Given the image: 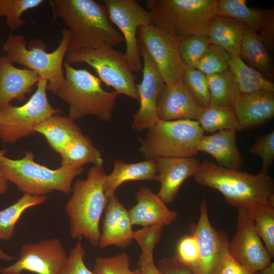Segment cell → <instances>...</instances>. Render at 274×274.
Wrapping results in <instances>:
<instances>
[{"mask_svg":"<svg viewBox=\"0 0 274 274\" xmlns=\"http://www.w3.org/2000/svg\"><path fill=\"white\" fill-rule=\"evenodd\" d=\"M133 232L128 211L115 195L108 198L98 246L126 248L132 242Z\"/></svg>","mask_w":274,"mask_h":274,"instance_id":"obj_20","label":"cell"},{"mask_svg":"<svg viewBox=\"0 0 274 274\" xmlns=\"http://www.w3.org/2000/svg\"><path fill=\"white\" fill-rule=\"evenodd\" d=\"M250 152L261 158V170L268 172L274 162V131L259 137L250 148Z\"/></svg>","mask_w":274,"mask_h":274,"instance_id":"obj_42","label":"cell"},{"mask_svg":"<svg viewBox=\"0 0 274 274\" xmlns=\"http://www.w3.org/2000/svg\"><path fill=\"white\" fill-rule=\"evenodd\" d=\"M47 198L46 195L36 196L24 194L14 203L0 211V240H11L16 224L23 213L29 208L44 203Z\"/></svg>","mask_w":274,"mask_h":274,"instance_id":"obj_34","label":"cell"},{"mask_svg":"<svg viewBox=\"0 0 274 274\" xmlns=\"http://www.w3.org/2000/svg\"><path fill=\"white\" fill-rule=\"evenodd\" d=\"M232 18L244 24L260 38L269 51L274 40V11L257 9L247 5L245 0H219L217 15Z\"/></svg>","mask_w":274,"mask_h":274,"instance_id":"obj_17","label":"cell"},{"mask_svg":"<svg viewBox=\"0 0 274 274\" xmlns=\"http://www.w3.org/2000/svg\"><path fill=\"white\" fill-rule=\"evenodd\" d=\"M211 43L205 35L189 36L179 43V50L185 67L196 68Z\"/></svg>","mask_w":274,"mask_h":274,"instance_id":"obj_36","label":"cell"},{"mask_svg":"<svg viewBox=\"0 0 274 274\" xmlns=\"http://www.w3.org/2000/svg\"><path fill=\"white\" fill-rule=\"evenodd\" d=\"M8 189V181L0 170V194H5Z\"/></svg>","mask_w":274,"mask_h":274,"instance_id":"obj_46","label":"cell"},{"mask_svg":"<svg viewBox=\"0 0 274 274\" xmlns=\"http://www.w3.org/2000/svg\"><path fill=\"white\" fill-rule=\"evenodd\" d=\"M236 232L229 243V254L238 263L257 273L271 261L247 210H238Z\"/></svg>","mask_w":274,"mask_h":274,"instance_id":"obj_15","label":"cell"},{"mask_svg":"<svg viewBox=\"0 0 274 274\" xmlns=\"http://www.w3.org/2000/svg\"><path fill=\"white\" fill-rule=\"evenodd\" d=\"M229 58L227 51L211 44L196 68L206 75L221 74L229 70Z\"/></svg>","mask_w":274,"mask_h":274,"instance_id":"obj_39","label":"cell"},{"mask_svg":"<svg viewBox=\"0 0 274 274\" xmlns=\"http://www.w3.org/2000/svg\"><path fill=\"white\" fill-rule=\"evenodd\" d=\"M111 23L117 26L125 43L124 57L129 68L139 72L143 68L137 40L139 28L152 23L151 16L135 0H104Z\"/></svg>","mask_w":274,"mask_h":274,"instance_id":"obj_11","label":"cell"},{"mask_svg":"<svg viewBox=\"0 0 274 274\" xmlns=\"http://www.w3.org/2000/svg\"><path fill=\"white\" fill-rule=\"evenodd\" d=\"M43 0H0V17H6V23L11 30L18 29L27 23L21 19L27 10L39 7Z\"/></svg>","mask_w":274,"mask_h":274,"instance_id":"obj_37","label":"cell"},{"mask_svg":"<svg viewBox=\"0 0 274 274\" xmlns=\"http://www.w3.org/2000/svg\"><path fill=\"white\" fill-rule=\"evenodd\" d=\"M233 109L242 129L259 126L274 116V92L240 93Z\"/></svg>","mask_w":274,"mask_h":274,"instance_id":"obj_23","label":"cell"},{"mask_svg":"<svg viewBox=\"0 0 274 274\" xmlns=\"http://www.w3.org/2000/svg\"><path fill=\"white\" fill-rule=\"evenodd\" d=\"M65 80L57 95L69 105L68 117L75 120L87 116L97 117L108 122L118 94L105 91L98 77L86 69H77L63 63Z\"/></svg>","mask_w":274,"mask_h":274,"instance_id":"obj_4","label":"cell"},{"mask_svg":"<svg viewBox=\"0 0 274 274\" xmlns=\"http://www.w3.org/2000/svg\"><path fill=\"white\" fill-rule=\"evenodd\" d=\"M139 47L143 60V78L141 83L136 84L140 107L133 116L132 127L141 131L159 120L157 102L165 83L151 56L142 46L139 45Z\"/></svg>","mask_w":274,"mask_h":274,"instance_id":"obj_16","label":"cell"},{"mask_svg":"<svg viewBox=\"0 0 274 274\" xmlns=\"http://www.w3.org/2000/svg\"><path fill=\"white\" fill-rule=\"evenodd\" d=\"M218 0H147L152 23L179 42L194 35H205L217 15Z\"/></svg>","mask_w":274,"mask_h":274,"instance_id":"obj_5","label":"cell"},{"mask_svg":"<svg viewBox=\"0 0 274 274\" xmlns=\"http://www.w3.org/2000/svg\"><path fill=\"white\" fill-rule=\"evenodd\" d=\"M199 211L197 223L190 225L191 233L197 240L199 256L197 262L189 268L193 274H218L222 262L229 254L228 234L212 225L205 198L202 199Z\"/></svg>","mask_w":274,"mask_h":274,"instance_id":"obj_13","label":"cell"},{"mask_svg":"<svg viewBox=\"0 0 274 274\" xmlns=\"http://www.w3.org/2000/svg\"><path fill=\"white\" fill-rule=\"evenodd\" d=\"M70 64L85 63L93 68L99 79L107 86L122 94L139 100V94L133 74L124 54L113 46L102 44L95 48L68 50L65 57Z\"/></svg>","mask_w":274,"mask_h":274,"instance_id":"obj_9","label":"cell"},{"mask_svg":"<svg viewBox=\"0 0 274 274\" xmlns=\"http://www.w3.org/2000/svg\"><path fill=\"white\" fill-rule=\"evenodd\" d=\"M40 77L35 71L19 68L5 56H0V110L14 99L23 100Z\"/></svg>","mask_w":274,"mask_h":274,"instance_id":"obj_22","label":"cell"},{"mask_svg":"<svg viewBox=\"0 0 274 274\" xmlns=\"http://www.w3.org/2000/svg\"><path fill=\"white\" fill-rule=\"evenodd\" d=\"M218 274H257L236 261L229 254L224 258Z\"/></svg>","mask_w":274,"mask_h":274,"instance_id":"obj_45","label":"cell"},{"mask_svg":"<svg viewBox=\"0 0 274 274\" xmlns=\"http://www.w3.org/2000/svg\"><path fill=\"white\" fill-rule=\"evenodd\" d=\"M236 132L235 130L227 129L210 135H204L198 144V152L210 154L221 166L238 169L242 166L244 160L237 146Z\"/></svg>","mask_w":274,"mask_h":274,"instance_id":"obj_24","label":"cell"},{"mask_svg":"<svg viewBox=\"0 0 274 274\" xmlns=\"http://www.w3.org/2000/svg\"><path fill=\"white\" fill-rule=\"evenodd\" d=\"M35 130L43 135L50 147L59 154L75 137L82 133L74 120L59 114L45 120Z\"/></svg>","mask_w":274,"mask_h":274,"instance_id":"obj_27","label":"cell"},{"mask_svg":"<svg viewBox=\"0 0 274 274\" xmlns=\"http://www.w3.org/2000/svg\"><path fill=\"white\" fill-rule=\"evenodd\" d=\"M202 107L197 103L183 81L164 85L158 99L159 120H197Z\"/></svg>","mask_w":274,"mask_h":274,"instance_id":"obj_19","label":"cell"},{"mask_svg":"<svg viewBox=\"0 0 274 274\" xmlns=\"http://www.w3.org/2000/svg\"><path fill=\"white\" fill-rule=\"evenodd\" d=\"M85 250L79 240L69 252L59 274H94L84 262Z\"/></svg>","mask_w":274,"mask_h":274,"instance_id":"obj_41","label":"cell"},{"mask_svg":"<svg viewBox=\"0 0 274 274\" xmlns=\"http://www.w3.org/2000/svg\"><path fill=\"white\" fill-rule=\"evenodd\" d=\"M130 259L125 252L112 257H99L95 259L94 274H134L130 268Z\"/></svg>","mask_w":274,"mask_h":274,"instance_id":"obj_40","label":"cell"},{"mask_svg":"<svg viewBox=\"0 0 274 274\" xmlns=\"http://www.w3.org/2000/svg\"><path fill=\"white\" fill-rule=\"evenodd\" d=\"M20 258L13 264L0 268L1 274H21L24 271L36 274H59L67 257L58 238L27 243L20 248Z\"/></svg>","mask_w":274,"mask_h":274,"instance_id":"obj_14","label":"cell"},{"mask_svg":"<svg viewBox=\"0 0 274 274\" xmlns=\"http://www.w3.org/2000/svg\"><path fill=\"white\" fill-rule=\"evenodd\" d=\"M136 203L128 211L132 225L148 227L168 226L175 221L178 214L169 210L164 201L151 190L141 186L135 195Z\"/></svg>","mask_w":274,"mask_h":274,"instance_id":"obj_21","label":"cell"},{"mask_svg":"<svg viewBox=\"0 0 274 274\" xmlns=\"http://www.w3.org/2000/svg\"><path fill=\"white\" fill-rule=\"evenodd\" d=\"M106 175L102 165L93 166L85 179L75 182L65 206L71 237H84L94 247L98 245L100 219L108 200L104 187Z\"/></svg>","mask_w":274,"mask_h":274,"instance_id":"obj_3","label":"cell"},{"mask_svg":"<svg viewBox=\"0 0 274 274\" xmlns=\"http://www.w3.org/2000/svg\"><path fill=\"white\" fill-rule=\"evenodd\" d=\"M15 259V258L5 253L0 249V260L9 262Z\"/></svg>","mask_w":274,"mask_h":274,"instance_id":"obj_48","label":"cell"},{"mask_svg":"<svg viewBox=\"0 0 274 274\" xmlns=\"http://www.w3.org/2000/svg\"><path fill=\"white\" fill-rule=\"evenodd\" d=\"M183 82L201 107L210 105V95L206 75L196 68L185 67Z\"/></svg>","mask_w":274,"mask_h":274,"instance_id":"obj_38","label":"cell"},{"mask_svg":"<svg viewBox=\"0 0 274 274\" xmlns=\"http://www.w3.org/2000/svg\"><path fill=\"white\" fill-rule=\"evenodd\" d=\"M269 52L257 34L247 28L242 44L241 57L247 64L271 81L274 71Z\"/></svg>","mask_w":274,"mask_h":274,"instance_id":"obj_29","label":"cell"},{"mask_svg":"<svg viewBox=\"0 0 274 274\" xmlns=\"http://www.w3.org/2000/svg\"><path fill=\"white\" fill-rule=\"evenodd\" d=\"M54 16L62 20L70 33L68 50L112 46L124 42L112 25L105 6L94 0L50 1Z\"/></svg>","mask_w":274,"mask_h":274,"instance_id":"obj_2","label":"cell"},{"mask_svg":"<svg viewBox=\"0 0 274 274\" xmlns=\"http://www.w3.org/2000/svg\"><path fill=\"white\" fill-rule=\"evenodd\" d=\"M207 78L210 95L209 105L233 108L241 92L230 71L208 75Z\"/></svg>","mask_w":274,"mask_h":274,"instance_id":"obj_32","label":"cell"},{"mask_svg":"<svg viewBox=\"0 0 274 274\" xmlns=\"http://www.w3.org/2000/svg\"><path fill=\"white\" fill-rule=\"evenodd\" d=\"M6 152V150H0V157L4 155Z\"/></svg>","mask_w":274,"mask_h":274,"instance_id":"obj_49","label":"cell"},{"mask_svg":"<svg viewBox=\"0 0 274 274\" xmlns=\"http://www.w3.org/2000/svg\"><path fill=\"white\" fill-rule=\"evenodd\" d=\"M247 27L232 18L217 15L209 24L205 33L211 43L228 53L241 56V46Z\"/></svg>","mask_w":274,"mask_h":274,"instance_id":"obj_26","label":"cell"},{"mask_svg":"<svg viewBox=\"0 0 274 274\" xmlns=\"http://www.w3.org/2000/svg\"><path fill=\"white\" fill-rule=\"evenodd\" d=\"M157 266L162 274H193L189 267L175 256L161 259Z\"/></svg>","mask_w":274,"mask_h":274,"instance_id":"obj_44","label":"cell"},{"mask_svg":"<svg viewBox=\"0 0 274 274\" xmlns=\"http://www.w3.org/2000/svg\"><path fill=\"white\" fill-rule=\"evenodd\" d=\"M203 130L213 133L223 130H242L233 109L208 105L202 107L196 120Z\"/></svg>","mask_w":274,"mask_h":274,"instance_id":"obj_33","label":"cell"},{"mask_svg":"<svg viewBox=\"0 0 274 274\" xmlns=\"http://www.w3.org/2000/svg\"><path fill=\"white\" fill-rule=\"evenodd\" d=\"M256 231L271 257L274 256V201L249 211Z\"/></svg>","mask_w":274,"mask_h":274,"instance_id":"obj_35","label":"cell"},{"mask_svg":"<svg viewBox=\"0 0 274 274\" xmlns=\"http://www.w3.org/2000/svg\"><path fill=\"white\" fill-rule=\"evenodd\" d=\"M257 274H274L273 262H271L263 269L257 272Z\"/></svg>","mask_w":274,"mask_h":274,"instance_id":"obj_47","label":"cell"},{"mask_svg":"<svg viewBox=\"0 0 274 274\" xmlns=\"http://www.w3.org/2000/svg\"><path fill=\"white\" fill-rule=\"evenodd\" d=\"M199 248L197 238L192 234L183 237L179 242L175 257L181 262L190 267L197 261Z\"/></svg>","mask_w":274,"mask_h":274,"instance_id":"obj_43","label":"cell"},{"mask_svg":"<svg viewBox=\"0 0 274 274\" xmlns=\"http://www.w3.org/2000/svg\"><path fill=\"white\" fill-rule=\"evenodd\" d=\"M164 226L154 225L133 232V237L141 249L134 274H162L154 260V250L159 241Z\"/></svg>","mask_w":274,"mask_h":274,"instance_id":"obj_30","label":"cell"},{"mask_svg":"<svg viewBox=\"0 0 274 274\" xmlns=\"http://www.w3.org/2000/svg\"><path fill=\"white\" fill-rule=\"evenodd\" d=\"M229 54V70L241 93H248L259 90L274 92L272 81L247 64L238 55L233 53Z\"/></svg>","mask_w":274,"mask_h":274,"instance_id":"obj_28","label":"cell"},{"mask_svg":"<svg viewBox=\"0 0 274 274\" xmlns=\"http://www.w3.org/2000/svg\"><path fill=\"white\" fill-rule=\"evenodd\" d=\"M154 161L157 170L156 181L160 185L157 194L165 204L174 200L181 185L194 176L200 163L193 157H160Z\"/></svg>","mask_w":274,"mask_h":274,"instance_id":"obj_18","label":"cell"},{"mask_svg":"<svg viewBox=\"0 0 274 274\" xmlns=\"http://www.w3.org/2000/svg\"><path fill=\"white\" fill-rule=\"evenodd\" d=\"M47 81L40 78L29 100L19 107L11 105L0 110V139L15 144L36 133L35 127L50 117L60 113L50 105L47 95Z\"/></svg>","mask_w":274,"mask_h":274,"instance_id":"obj_10","label":"cell"},{"mask_svg":"<svg viewBox=\"0 0 274 274\" xmlns=\"http://www.w3.org/2000/svg\"><path fill=\"white\" fill-rule=\"evenodd\" d=\"M157 170L154 160L146 159L138 163H126L115 159L113 171L107 175L104 181V191L107 197L115 195L123 183L132 181L156 180Z\"/></svg>","mask_w":274,"mask_h":274,"instance_id":"obj_25","label":"cell"},{"mask_svg":"<svg viewBox=\"0 0 274 274\" xmlns=\"http://www.w3.org/2000/svg\"><path fill=\"white\" fill-rule=\"evenodd\" d=\"M139 149L146 159L160 157H193L204 131L196 120H159L148 129Z\"/></svg>","mask_w":274,"mask_h":274,"instance_id":"obj_8","label":"cell"},{"mask_svg":"<svg viewBox=\"0 0 274 274\" xmlns=\"http://www.w3.org/2000/svg\"><path fill=\"white\" fill-rule=\"evenodd\" d=\"M137 40L152 58L165 85L183 81L185 66L179 41L152 24L139 28Z\"/></svg>","mask_w":274,"mask_h":274,"instance_id":"obj_12","label":"cell"},{"mask_svg":"<svg viewBox=\"0 0 274 274\" xmlns=\"http://www.w3.org/2000/svg\"><path fill=\"white\" fill-rule=\"evenodd\" d=\"M193 177L198 184L220 192L226 202L237 210L249 211L274 201L273 179L262 170L252 174L204 160L199 163Z\"/></svg>","mask_w":274,"mask_h":274,"instance_id":"obj_1","label":"cell"},{"mask_svg":"<svg viewBox=\"0 0 274 274\" xmlns=\"http://www.w3.org/2000/svg\"><path fill=\"white\" fill-rule=\"evenodd\" d=\"M70 40L68 29H63L59 45L49 53L41 40H32L27 48L23 35L10 33L4 44L3 50L12 63L23 65L36 72L40 78L47 81V90L56 94L65 80L63 62L68 50Z\"/></svg>","mask_w":274,"mask_h":274,"instance_id":"obj_7","label":"cell"},{"mask_svg":"<svg viewBox=\"0 0 274 274\" xmlns=\"http://www.w3.org/2000/svg\"><path fill=\"white\" fill-rule=\"evenodd\" d=\"M60 154L62 166L77 168L89 163L94 165H102L103 164L100 151L83 133L75 137Z\"/></svg>","mask_w":274,"mask_h":274,"instance_id":"obj_31","label":"cell"},{"mask_svg":"<svg viewBox=\"0 0 274 274\" xmlns=\"http://www.w3.org/2000/svg\"><path fill=\"white\" fill-rule=\"evenodd\" d=\"M34 154L26 152L20 159L0 157V170L8 180L14 184L24 194L32 196H46L53 191L65 194L72 192L74 179L81 175L84 168L61 166L51 169L37 163Z\"/></svg>","mask_w":274,"mask_h":274,"instance_id":"obj_6","label":"cell"}]
</instances>
